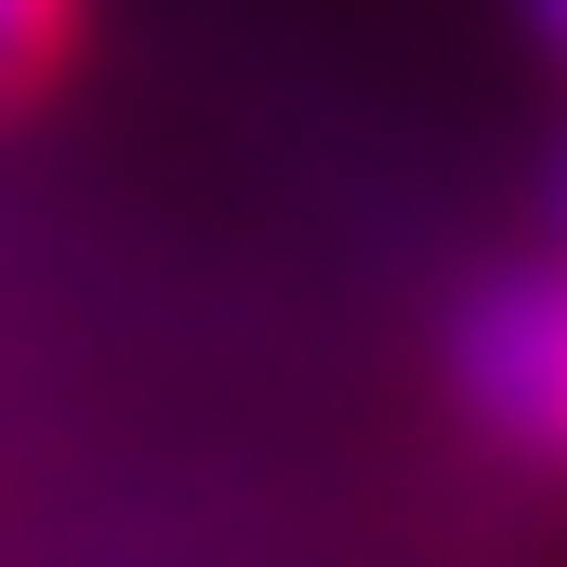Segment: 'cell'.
<instances>
[{"label":"cell","instance_id":"cell-3","mask_svg":"<svg viewBox=\"0 0 567 567\" xmlns=\"http://www.w3.org/2000/svg\"><path fill=\"white\" fill-rule=\"evenodd\" d=\"M528 13H542V40H555V53H567V0H528Z\"/></svg>","mask_w":567,"mask_h":567},{"label":"cell","instance_id":"cell-1","mask_svg":"<svg viewBox=\"0 0 567 567\" xmlns=\"http://www.w3.org/2000/svg\"><path fill=\"white\" fill-rule=\"evenodd\" d=\"M80 40V0H0V106H27Z\"/></svg>","mask_w":567,"mask_h":567},{"label":"cell","instance_id":"cell-2","mask_svg":"<svg viewBox=\"0 0 567 567\" xmlns=\"http://www.w3.org/2000/svg\"><path fill=\"white\" fill-rule=\"evenodd\" d=\"M542 265L567 278V158H555V185H542Z\"/></svg>","mask_w":567,"mask_h":567}]
</instances>
